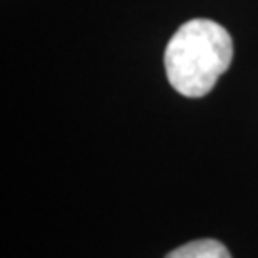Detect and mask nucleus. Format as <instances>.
Wrapping results in <instances>:
<instances>
[{"instance_id": "obj_1", "label": "nucleus", "mask_w": 258, "mask_h": 258, "mask_svg": "<svg viewBox=\"0 0 258 258\" xmlns=\"http://www.w3.org/2000/svg\"><path fill=\"white\" fill-rule=\"evenodd\" d=\"M233 57L230 33L211 19H191L168 40L165 71L176 92L201 98L214 88Z\"/></svg>"}, {"instance_id": "obj_2", "label": "nucleus", "mask_w": 258, "mask_h": 258, "mask_svg": "<svg viewBox=\"0 0 258 258\" xmlns=\"http://www.w3.org/2000/svg\"><path fill=\"white\" fill-rule=\"evenodd\" d=\"M165 258H231V254L220 241L197 239L174 249Z\"/></svg>"}]
</instances>
